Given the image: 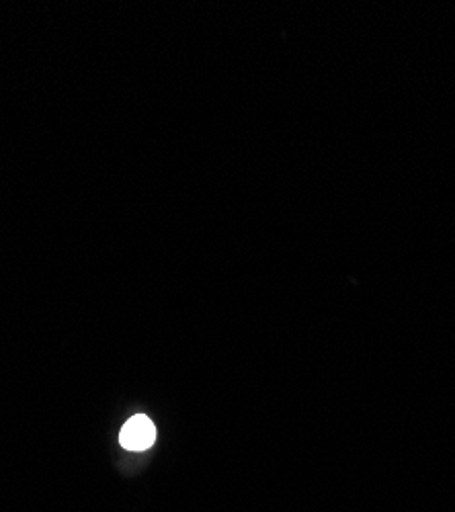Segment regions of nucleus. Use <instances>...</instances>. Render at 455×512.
Returning <instances> with one entry per match:
<instances>
[{"instance_id": "nucleus-1", "label": "nucleus", "mask_w": 455, "mask_h": 512, "mask_svg": "<svg viewBox=\"0 0 455 512\" xmlns=\"http://www.w3.org/2000/svg\"><path fill=\"white\" fill-rule=\"evenodd\" d=\"M156 441V429L148 416H132L119 433V443L121 447H126L128 451H144L150 449Z\"/></svg>"}]
</instances>
